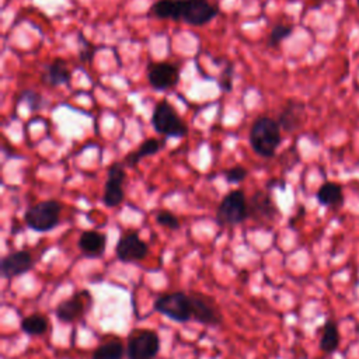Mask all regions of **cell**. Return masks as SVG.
<instances>
[{
    "label": "cell",
    "instance_id": "6da1fadb",
    "mask_svg": "<svg viewBox=\"0 0 359 359\" xmlns=\"http://www.w3.org/2000/svg\"><path fill=\"white\" fill-rule=\"evenodd\" d=\"M248 140L252 150L258 156L265 158L273 157L278 146L282 142L280 126L278 121L269 116L257 118L250 129Z\"/></svg>",
    "mask_w": 359,
    "mask_h": 359
},
{
    "label": "cell",
    "instance_id": "7a4b0ae2",
    "mask_svg": "<svg viewBox=\"0 0 359 359\" xmlns=\"http://www.w3.org/2000/svg\"><path fill=\"white\" fill-rule=\"evenodd\" d=\"M62 203L55 199L41 201L31 205L24 213L25 224L38 233H45L55 229L60 222Z\"/></svg>",
    "mask_w": 359,
    "mask_h": 359
},
{
    "label": "cell",
    "instance_id": "3957f363",
    "mask_svg": "<svg viewBox=\"0 0 359 359\" xmlns=\"http://www.w3.org/2000/svg\"><path fill=\"white\" fill-rule=\"evenodd\" d=\"M216 223L222 227H231L248 219V201L244 191H230L219 203L216 209Z\"/></svg>",
    "mask_w": 359,
    "mask_h": 359
},
{
    "label": "cell",
    "instance_id": "277c9868",
    "mask_svg": "<svg viewBox=\"0 0 359 359\" xmlns=\"http://www.w3.org/2000/svg\"><path fill=\"white\" fill-rule=\"evenodd\" d=\"M151 125L160 135L168 137H184L188 133L187 123L167 101H158L151 114Z\"/></svg>",
    "mask_w": 359,
    "mask_h": 359
},
{
    "label": "cell",
    "instance_id": "5b68a950",
    "mask_svg": "<svg viewBox=\"0 0 359 359\" xmlns=\"http://www.w3.org/2000/svg\"><path fill=\"white\" fill-rule=\"evenodd\" d=\"M153 309L175 323H188L192 320L191 299L189 293L185 292L178 290L158 296L153 303Z\"/></svg>",
    "mask_w": 359,
    "mask_h": 359
},
{
    "label": "cell",
    "instance_id": "8992f818",
    "mask_svg": "<svg viewBox=\"0 0 359 359\" xmlns=\"http://www.w3.org/2000/svg\"><path fill=\"white\" fill-rule=\"evenodd\" d=\"M160 352V337L156 331L147 328L133 330L128 335V359H154Z\"/></svg>",
    "mask_w": 359,
    "mask_h": 359
},
{
    "label": "cell",
    "instance_id": "52a82bcc",
    "mask_svg": "<svg viewBox=\"0 0 359 359\" xmlns=\"http://www.w3.org/2000/svg\"><path fill=\"white\" fill-rule=\"evenodd\" d=\"M191 316L195 323L208 327H217L223 323V314L215 299L199 292H191Z\"/></svg>",
    "mask_w": 359,
    "mask_h": 359
},
{
    "label": "cell",
    "instance_id": "ba28073f",
    "mask_svg": "<svg viewBox=\"0 0 359 359\" xmlns=\"http://www.w3.org/2000/svg\"><path fill=\"white\" fill-rule=\"evenodd\" d=\"M219 13V6L209 0H181L180 4V20L194 27L210 22Z\"/></svg>",
    "mask_w": 359,
    "mask_h": 359
},
{
    "label": "cell",
    "instance_id": "9c48e42d",
    "mask_svg": "<svg viewBox=\"0 0 359 359\" xmlns=\"http://www.w3.org/2000/svg\"><path fill=\"white\" fill-rule=\"evenodd\" d=\"M93 296L90 294L88 290H81L76 294H73L69 299L62 300L56 307H55V314L56 318L62 323H76L81 320L88 309L91 307Z\"/></svg>",
    "mask_w": 359,
    "mask_h": 359
},
{
    "label": "cell",
    "instance_id": "30bf717a",
    "mask_svg": "<svg viewBox=\"0 0 359 359\" xmlns=\"http://www.w3.org/2000/svg\"><path fill=\"white\" fill-rule=\"evenodd\" d=\"M125 180H126L125 164L119 161L112 163L108 167L107 181H105L104 194H102V203L107 208H116L123 202L125 192H123L122 184Z\"/></svg>",
    "mask_w": 359,
    "mask_h": 359
},
{
    "label": "cell",
    "instance_id": "8fae6325",
    "mask_svg": "<svg viewBox=\"0 0 359 359\" xmlns=\"http://www.w3.org/2000/svg\"><path fill=\"white\" fill-rule=\"evenodd\" d=\"M149 254V245L143 241L136 231L121 236L115 245V255L123 264L139 262Z\"/></svg>",
    "mask_w": 359,
    "mask_h": 359
},
{
    "label": "cell",
    "instance_id": "7c38bea8",
    "mask_svg": "<svg viewBox=\"0 0 359 359\" xmlns=\"http://www.w3.org/2000/svg\"><path fill=\"white\" fill-rule=\"evenodd\" d=\"M279 216V210L271 196L265 191H257L248 199V219H252L261 224L272 223Z\"/></svg>",
    "mask_w": 359,
    "mask_h": 359
},
{
    "label": "cell",
    "instance_id": "4fadbf2b",
    "mask_svg": "<svg viewBox=\"0 0 359 359\" xmlns=\"http://www.w3.org/2000/svg\"><path fill=\"white\" fill-rule=\"evenodd\" d=\"M34 257L27 250H17L6 254L0 262V273L4 279H14L29 272L34 266Z\"/></svg>",
    "mask_w": 359,
    "mask_h": 359
},
{
    "label": "cell",
    "instance_id": "5bb4252c",
    "mask_svg": "<svg viewBox=\"0 0 359 359\" xmlns=\"http://www.w3.org/2000/svg\"><path fill=\"white\" fill-rule=\"evenodd\" d=\"M147 80L154 90L164 91L177 86L180 81V70L175 65L168 62L150 63L147 67Z\"/></svg>",
    "mask_w": 359,
    "mask_h": 359
},
{
    "label": "cell",
    "instance_id": "9a60e30c",
    "mask_svg": "<svg viewBox=\"0 0 359 359\" xmlns=\"http://www.w3.org/2000/svg\"><path fill=\"white\" fill-rule=\"evenodd\" d=\"M306 115V107L303 102L297 100H289L278 116V123L280 129L286 132H293L299 129L304 121Z\"/></svg>",
    "mask_w": 359,
    "mask_h": 359
},
{
    "label": "cell",
    "instance_id": "2e32d148",
    "mask_svg": "<svg viewBox=\"0 0 359 359\" xmlns=\"http://www.w3.org/2000/svg\"><path fill=\"white\" fill-rule=\"evenodd\" d=\"M77 247L84 257L100 258L107 248V236L95 230H86L80 234Z\"/></svg>",
    "mask_w": 359,
    "mask_h": 359
},
{
    "label": "cell",
    "instance_id": "e0dca14e",
    "mask_svg": "<svg viewBox=\"0 0 359 359\" xmlns=\"http://www.w3.org/2000/svg\"><path fill=\"white\" fill-rule=\"evenodd\" d=\"M43 84L49 87H59L63 84H69L72 81V70L69 69L67 63L62 57H56L45 66V70L41 76Z\"/></svg>",
    "mask_w": 359,
    "mask_h": 359
},
{
    "label": "cell",
    "instance_id": "ac0fdd59",
    "mask_svg": "<svg viewBox=\"0 0 359 359\" xmlns=\"http://www.w3.org/2000/svg\"><path fill=\"white\" fill-rule=\"evenodd\" d=\"M165 146V140L164 139H156V137H150L147 140H144L137 150L130 151L129 154L125 156L123 158V164L125 167H135L139 164V161L143 157H149L153 154H157L163 147Z\"/></svg>",
    "mask_w": 359,
    "mask_h": 359
},
{
    "label": "cell",
    "instance_id": "d6986e66",
    "mask_svg": "<svg viewBox=\"0 0 359 359\" xmlns=\"http://www.w3.org/2000/svg\"><path fill=\"white\" fill-rule=\"evenodd\" d=\"M316 198L320 205L327 208H339L344 203V192L342 187L337 182L327 181L324 182L316 192Z\"/></svg>",
    "mask_w": 359,
    "mask_h": 359
},
{
    "label": "cell",
    "instance_id": "ffe728a7",
    "mask_svg": "<svg viewBox=\"0 0 359 359\" xmlns=\"http://www.w3.org/2000/svg\"><path fill=\"white\" fill-rule=\"evenodd\" d=\"M123 344L118 337H111L101 342L91 353V359H123Z\"/></svg>",
    "mask_w": 359,
    "mask_h": 359
},
{
    "label": "cell",
    "instance_id": "44dd1931",
    "mask_svg": "<svg viewBox=\"0 0 359 359\" xmlns=\"http://www.w3.org/2000/svg\"><path fill=\"white\" fill-rule=\"evenodd\" d=\"M20 328L24 334L29 337H39L48 331L49 318L42 313H34L21 320Z\"/></svg>",
    "mask_w": 359,
    "mask_h": 359
},
{
    "label": "cell",
    "instance_id": "7402d4cb",
    "mask_svg": "<svg viewBox=\"0 0 359 359\" xmlns=\"http://www.w3.org/2000/svg\"><path fill=\"white\" fill-rule=\"evenodd\" d=\"M318 345L324 353H334L339 346V331L337 323L332 318H328L324 323Z\"/></svg>",
    "mask_w": 359,
    "mask_h": 359
},
{
    "label": "cell",
    "instance_id": "603a6c76",
    "mask_svg": "<svg viewBox=\"0 0 359 359\" xmlns=\"http://www.w3.org/2000/svg\"><path fill=\"white\" fill-rule=\"evenodd\" d=\"M181 0H157L151 6V11L157 18H170L180 21Z\"/></svg>",
    "mask_w": 359,
    "mask_h": 359
},
{
    "label": "cell",
    "instance_id": "cb8c5ba5",
    "mask_svg": "<svg viewBox=\"0 0 359 359\" xmlns=\"http://www.w3.org/2000/svg\"><path fill=\"white\" fill-rule=\"evenodd\" d=\"M293 32V27L289 24H276L272 27L271 34L268 36V45L271 48L278 46L282 41H285Z\"/></svg>",
    "mask_w": 359,
    "mask_h": 359
},
{
    "label": "cell",
    "instance_id": "d4e9b609",
    "mask_svg": "<svg viewBox=\"0 0 359 359\" xmlns=\"http://www.w3.org/2000/svg\"><path fill=\"white\" fill-rule=\"evenodd\" d=\"M79 42H80V46H79V59L83 62V63H91L94 56H95V52H97V46L94 43H91L90 41H87L84 38V35L81 32H79Z\"/></svg>",
    "mask_w": 359,
    "mask_h": 359
},
{
    "label": "cell",
    "instance_id": "484cf974",
    "mask_svg": "<svg viewBox=\"0 0 359 359\" xmlns=\"http://www.w3.org/2000/svg\"><path fill=\"white\" fill-rule=\"evenodd\" d=\"M18 100L24 102L29 108V111H38L42 107V97L34 90H22Z\"/></svg>",
    "mask_w": 359,
    "mask_h": 359
},
{
    "label": "cell",
    "instance_id": "4316f807",
    "mask_svg": "<svg viewBox=\"0 0 359 359\" xmlns=\"http://www.w3.org/2000/svg\"><path fill=\"white\" fill-rule=\"evenodd\" d=\"M156 222L160 226L167 227L170 230H178L180 229L178 217L172 212H170V210H158L156 213Z\"/></svg>",
    "mask_w": 359,
    "mask_h": 359
},
{
    "label": "cell",
    "instance_id": "83f0119b",
    "mask_svg": "<svg viewBox=\"0 0 359 359\" xmlns=\"http://www.w3.org/2000/svg\"><path fill=\"white\" fill-rule=\"evenodd\" d=\"M223 175L226 178L227 182L230 184H238V182H243L247 175H248V171L247 168H244L243 165H234L231 168H227L223 171Z\"/></svg>",
    "mask_w": 359,
    "mask_h": 359
},
{
    "label": "cell",
    "instance_id": "f1b7e54d",
    "mask_svg": "<svg viewBox=\"0 0 359 359\" xmlns=\"http://www.w3.org/2000/svg\"><path fill=\"white\" fill-rule=\"evenodd\" d=\"M233 63H227L219 77V88L223 93H230L233 90Z\"/></svg>",
    "mask_w": 359,
    "mask_h": 359
},
{
    "label": "cell",
    "instance_id": "f546056e",
    "mask_svg": "<svg viewBox=\"0 0 359 359\" xmlns=\"http://www.w3.org/2000/svg\"><path fill=\"white\" fill-rule=\"evenodd\" d=\"M358 6H359V0H358Z\"/></svg>",
    "mask_w": 359,
    "mask_h": 359
}]
</instances>
